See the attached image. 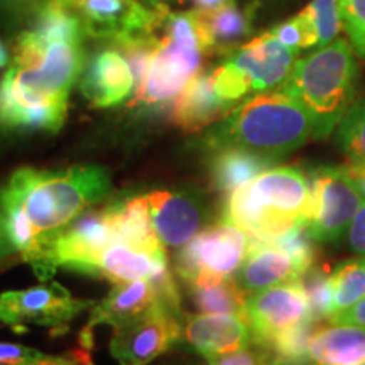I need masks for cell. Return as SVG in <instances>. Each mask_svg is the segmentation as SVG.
Here are the masks:
<instances>
[{"label":"cell","mask_w":365,"mask_h":365,"mask_svg":"<svg viewBox=\"0 0 365 365\" xmlns=\"http://www.w3.org/2000/svg\"><path fill=\"white\" fill-rule=\"evenodd\" d=\"M341 26L357 58L365 59V0H339Z\"/></svg>","instance_id":"obj_33"},{"label":"cell","mask_w":365,"mask_h":365,"mask_svg":"<svg viewBox=\"0 0 365 365\" xmlns=\"http://www.w3.org/2000/svg\"><path fill=\"white\" fill-rule=\"evenodd\" d=\"M333 144L346 161L365 159V95L359 93L333 132Z\"/></svg>","instance_id":"obj_29"},{"label":"cell","mask_w":365,"mask_h":365,"mask_svg":"<svg viewBox=\"0 0 365 365\" xmlns=\"http://www.w3.org/2000/svg\"><path fill=\"white\" fill-rule=\"evenodd\" d=\"M277 365H312L308 362H276Z\"/></svg>","instance_id":"obj_41"},{"label":"cell","mask_w":365,"mask_h":365,"mask_svg":"<svg viewBox=\"0 0 365 365\" xmlns=\"http://www.w3.org/2000/svg\"><path fill=\"white\" fill-rule=\"evenodd\" d=\"M281 86L312 118L313 139H328L359 97L357 54L349 41L335 39L296 59L289 78Z\"/></svg>","instance_id":"obj_4"},{"label":"cell","mask_w":365,"mask_h":365,"mask_svg":"<svg viewBox=\"0 0 365 365\" xmlns=\"http://www.w3.org/2000/svg\"><path fill=\"white\" fill-rule=\"evenodd\" d=\"M309 181V217L307 230L317 244H336L349 234L364 200L346 175L344 164L313 168Z\"/></svg>","instance_id":"obj_6"},{"label":"cell","mask_w":365,"mask_h":365,"mask_svg":"<svg viewBox=\"0 0 365 365\" xmlns=\"http://www.w3.org/2000/svg\"><path fill=\"white\" fill-rule=\"evenodd\" d=\"M191 2H193L196 12L208 14L215 12L225 6H230V4H235V0H191Z\"/></svg>","instance_id":"obj_39"},{"label":"cell","mask_w":365,"mask_h":365,"mask_svg":"<svg viewBox=\"0 0 365 365\" xmlns=\"http://www.w3.org/2000/svg\"><path fill=\"white\" fill-rule=\"evenodd\" d=\"M11 2H16V4H31V2H36V0H11Z\"/></svg>","instance_id":"obj_43"},{"label":"cell","mask_w":365,"mask_h":365,"mask_svg":"<svg viewBox=\"0 0 365 365\" xmlns=\"http://www.w3.org/2000/svg\"><path fill=\"white\" fill-rule=\"evenodd\" d=\"M163 255H166V250L150 254L122 244H112L100 257L97 277H103L113 284L149 281Z\"/></svg>","instance_id":"obj_26"},{"label":"cell","mask_w":365,"mask_h":365,"mask_svg":"<svg viewBox=\"0 0 365 365\" xmlns=\"http://www.w3.org/2000/svg\"><path fill=\"white\" fill-rule=\"evenodd\" d=\"M182 336L202 355L230 354L252 345L250 328L232 314H185Z\"/></svg>","instance_id":"obj_16"},{"label":"cell","mask_w":365,"mask_h":365,"mask_svg":"<svg viewBox=\"0 0 365 365\" xmlns=\"http://www.w3.org/2000/svg\"><path fill=\"white\" fill-rule=\"evenodd\" d=\"M2 225H4V217L2 213H0V232H2Z\"/></svg>","instance_id":"obj_44"},{"label":"cell","mask_w":365,"mask_h":365,"mask_svg":"<svg viewBox=\"0 0 365 365\" xmlns=\"http://www.w3.org/2000/svg\"><path fill=\"white\" fill-rule=\"evenodd\" d=\"M309 181L298 168L274 166L227 195L223 220L240 228L252 242H272L307 227Z\"/></svg>","instance_id":"obj_3"},{"label":"cell","mask_w":365,"mask_h":365,"mask_svg":"<svg viewBox=\"0 0 365 365\" xmlns=\"http://www.w3.org/2000/svg\"><path fill=\"white\" fill-rule=\"evenodd\" d=\"M313 139L312 118L284 86L232 108L205 137L208 149L242 148L279 161Z\"/></svg>","instance_id":"obj_2"},{"label":"cell","mask_w":365,"mask_h":365,"mask_svg":"<svg viewBox=\"0 0 365 365\" xmlns=\"http://www.w3.org/2000/svg\"><path fill=\"white\" fill-rule=\"evenodd\" d=\"M304 276L293 257L272 242H252L244 264L237 274V282L247 294L267 287L293 284Z\"/></svg>","instance_id":"obj_17"},{"label":"cell","mask_w":365,"mask_h":365,"mask_svg":"<svg viewBox=\"0 0 365 365\" xmlns=\"http://www.w3.org/2000/svg\"><path fill=\"white\" fill-rule=\"evenodd\" d=\"M182 318L156 304L148 313L113 328L112 357L120 365H148L181 339Z\"/></svg>","instance_id":"obj_10"},{"label":"cell","mask_w":365,"mask_h":365,"mask_svg":"<svg viewBox=\"0 0 365 365\" xmlns=\"http://www.w3.org/2000/svg\"><path fill=\"white\" fill-rule=\"evenodd\" d=\"M48 357L33 346L0 341V365H38Z\"/></svg>","instance_id":"obj_34"},{"label":"cell","mask_w":365,"mask_h":365,"mask_svg":"<svg viewBox=\"0 0 365 365\" xmlns=\"http://www.w3.org/2000/svg\"><path fill=\"white\" fill-rule=\"evenodd\" d=\"M156 234L166 247L188 244L202 228L207 212L202 200L190 191L158 190L145 195Z\"/></svg>","instance_id":"obj_14"},{"label":"cell","mask_w":365,"mask_h":365,"mask_svg":"<svg viewBox=\"0 0 365 365\" xmlns=\"http://www.w3.org/2000/svg\"><path fill=\"white\" fill-rule=\"evenodd\" d=\"M298 53L281 44L271 31L239 46L227 61L244 76L252 93L277 88L289 78Z\"/></svg>","instance_id":"obj_13"},{"label":"cell","mask_w":365,"mask_h":365,"mask_svg":"<svg viewBox=\"0 0 365 365\" xmlns=\"http://www.w3.org/2000/svg\"><path fill=\"white\" fill-rule=\"evenodd\" d=\"M333 289V314L354 307L365 298V257L349 259L340 262L330 274ZM330 317V318H331Z\"/></svg>","instance_id":"obj_28"},{"label":"cell","mask_w":365,"mask_h":365,"mask_svg":"<svg viewBox=\"0 0 365 365\" xmlns=\"http://www.w3.org/2000/svg\"><path fill=\"white\" fill-rule=\"evenodd\" d=\"M44 240L46 259L38 274L41 281H49L58 267L97 277L100 257L115 244L110 208L83 212Z\"/></svg>","instance_id":"obj_5"},{"label":"cell","mask_w":365,"mask_h":365,"mask_svg":"<svg viewBox=\"0 0 365 365\" xmlns=\"http://www.w3.org/2000/svg\"><path fill=\"white\" fill-rule=\"evenodd\" d=\"M7 63H9V53H7L6 46H4L2 41H0V68L7 66Z\"/></svg>","instance_id":"obj_40"},{"label":"cell","mask_w":365,"mask_h":365,"mask_svg":"<svg viewBox=\"0 0 365 365\" xmlns=\"http://www.w3.org/2000/svg\"><path fill=\"white\" fill-rule=\"evenodd\" d=\"M108 208H110L115 244L150 254L164 250L150 218L145 196H130L124 202H113L108 205Z\"/></svg>","instance_id":"obj_20"},{"label":"cell","mask_w":365,"mask_h":365,"mask_svg":"<svg viewBox=\"0 0 365 365\" xmlns=\"http://www.w3.org/2000/svg\"><path fill=\"white\" fill-rule=\"evenodd\" d=\"M73 9L63 0H44L36 11L33 27L24 31V34L39 44H81L88 33L81 16L73 12Z\"/></svg>","instance_id":"obj_23"},{"label":"cell","mask_w":365,"mask_h":365,"mask_svg":"<svg viewBox=\"0 0 365 365\" xmlns=\"http://www.w3.org/2000/svg\"><path fill=\"white\" fill-rule=\"evenodd\" d=\"M134 86L129 63L118 49H102L93 54L80 80L83 97L98 108H110L122 103Z\"/></svg>","instance_id":"obj_15"},{"label":"cell","mask_w":365,"mask_h":365,"mask_svg":"<svg viewBox=\"0 0 365 365\" xmlns=\"http://www.w3.org/2000/svg\"><path fill=\"white\" fill-rule=\"evenodd\" d=\"M86 33L113 43L143 34H153L161 26L163 6L154 11L137 0H81L78 4Z\"/></svg>","instance_id":"obj_12"},{"label":"cell","mask_w":365,"mask_h":365,"mask_svg":"<svg viewBox=\"0 0 365 365\" xmlns=\"http://www.w3.org/2000/svg\"><path fill=\"white\" fill-rule=\"evenodd\" d=\"M158 303V296L149 281H132L115 284L107 298L91 308L88 325L81 331V344L91 346V331L97 325H110L113 328L124 325L140 314L148 313Z\"/></svg>","instance_id":"obj_18"},{"label":"cell","mask_w":365,"mask_h":365,"mask_svg":"<svg viewBox=\"0 0 365 365\" xmlns=\"http://www.w3.org/2000/svg\"><path fill=\"white\" fill-rule=\"evenodd\" d=\"M212 153L210 181H212L213 190L225 195H230L242 185L252 181L264 171L271 170L277 163V159L247 149L234 148V145L213 149Z\"/></svg>","instance_id":"obj_21"},{"label":"cell","mask_w":365,"mask_h":365,"mask_svg":"<svg viewBox=\"0 0 365 365\" xmlns=\"http://www.w3.org/2000/svg\"><path fill=\"white\" fill-rule=\"evenodd\" d=\"M349 244L355 254L365 257V203L359 208L357 215L349 228Z\"/></svg>","instance_id":"obj_35"},{"label":"cell","mask_w":365,"mask_h":365,"mask_svg":"<svg viewBox=\"0 0 365 365\" xmlns=\"http://www.w3.org/2000/svg\"><path fill=\"white\" fill-rule=\"evenodd\" d=\"M191 301L207 314H232L245 317L247 293L232 276H203L188 284Z\"/></svg>","instance_id":"obj_24"},{"label":"cell","mask_w":365,"mask_h":365,"mask_svg":"<svg viewBox=\"0 0 365 365\" xmlns=\"http://www.w3.org/2000/svg\"><path fill=\"white\" fill-rule=\"evenodd\" d=\"M250 239L225 220L198 232L175 259L182 281L193 282L203 276H232L247 257Z\"/></svg>","instance_id":"obj_9"},{"label":"cell","mask_w":365,"mask_h":365,"mask_svg":"<svg viewBox=\"0 0 365 365\" xmlns=\"http://www.w3.org/2000/svg\"><path fill=\"white\" fill-rule=\"evenodd\" d=\"M318 330V323L313 318L307 319L293 330L282 333L267 349L276 362H308V345L313 333Z\"/></svg>","instance_id":"obj_30"},{"label":"cell","mask_w":365,"mask_h":365,"mask_svg":"<svg viewBox=\"0 0 365 365\" xmlns=\"http://www.w3.org/2000/svg\"><path fill=\"white\" fill-rule=\"evenodd\" d=\"M294 17L304 33L307 49L323 48L339 39L344 31L339 0H312Z\"/></svg>","instance_id":"obj_27"},{"label":"cell","mask_w":365,"mask_h":365,"mask_svg":"<svg viewBox=\"0 0 365 365\" xmlns=\"http://www.w3.org/2000/svg\"><path fill=\"white\" fill-rule=\"evenodd\" d=\"M232 108L218 97L212 73H198L173 105L171 122L186 134H195L222 120Z\"/></svg>","instance_id":"obj_19"},{"label":"cell","mask_w":365,"mask_h":365,"mask_svg":"<svg viewBox=\"0 0 365 365\" xmlns=\"http://www.w3.org/2000/svg\"><path fill=\"white\" fill-rule=\"evenodd\" d=\"M63 2L70 4V6H73V7H78V4L81 2V0H63Z\"/></svg>","instance_id":"obj_42"},{"label":"cell","mask_w":365,"mask_h":365,"mask_svg":"<svg viewBox=\"0 0 365 365\" xmlns=\"http://www.w3.org/2000/svg\"><path fill=\"white\" fill-rule=\"evenodd\" d=\"M202 44L164 34L129 107H164L178 98L202 68Z\"/></svg>","instance_id":"obj_8"},{"label":"cell","mask_w":365,"mask_h":365,"mask_svg":"<svg viewBox=\"0 0 365 365\" xmlns=\"http://www.w3.org/2000/svg\"><path fill=\"white\" fill-rule=\"evenodd\" d=\"M301 287L304 289V294L308 298L309 313L314 322L319 323L323 319L331 317L333 309V289L330 276L325 272V269L314 266L301 277Z\"/></svg>","instance_id":"obj_31"},{"label":"cell","mask_w":365,"mask_h":365,"mask_svg":"<svg viewBox=\"0 0 365 365\" xmlns=\"http://www.w3.org/2000/svg\"><path fill=\"white\" fill-rule=\"evenodd\" d=\"M346 175L350 176V180L357 188L359 195L362 196L365 203V159H360V161H346L345 164Z\"/></svg>","instance_id":"obj_37"},{"label":"cell","mask_w":365,"mask_h":365,"mask_svg":"<svg viewBox=\"0 0 365 365\" xmlns=\"http://www.w3.org/2000/svg\"><path fill=\"white\" fill-rule=\"evenodd\" d=\"M330 325H357L365 327V298L355 303L354 307L344 309V312L333 314L328 318Z\"/></svg>","instance_id":"obj_36"},{"label":"cell","mask_w":365,"mask_h":365,"mask_svg":"<svg viewBox=\"0 0 365 365\" xmlns=\"http://www.w3.org/2000/svg\"><path fill=\"white\" fill-rule=\"evenodd\" d=\"M308 357L318 365L365 364V327H318L309 340Z\"/></svg>","instance_id":"obj_22"},{"label":"cell","mask_w":365,"mask_h":365,"mask_svg":"<svg viewBox=\"0 0 365 365\" xmlns=\"http://www.w3.org/2000/svg\"><path fill=\"white\" fill-rule=\"evenodd\" d=\"M193 12L196 14L200 31H202L205 54L217 51L227 53L240 39L247 38L252 29L249 12L240 11L237 4H230V6L208 14Z\"/></svg>","instance_id":"obj_25"},{"label":"cell","mask_w":365,"mask_h":365,"mask_svg":"<svg viewBox=\"0 0 365 365\" xmlns=\"http://www.w3.org/2000/svg\"><path fill=\"white\" fill-rule=\"evenodd\" d=\"M110 190L108 171L95 164L59 171L21 168L0 191V200L19 205L36 232L46 237L66 227Z\"/></svg>","instance_id":"obj_1"},{"label":"cell","mask_w":365,"mask_h":365,"mask_svg":"<svg viewBox=\"0 0 365 365\" xmlns=\"http://www.w3.org/2000/svg\"><path fill=\"white\" fill-rule=\"evenodd\" d=\"M38 365H91L88 354L85 352H70L68 355H49L44 362Z\"/></svg>","instance_id":"obj_38"},{"label":"cell","mask_w":365,"mask_h":365,"mask_svg":"<svg viewBox=\"0 0 365 365\" xmlns=\"http://www.w3.org/2000/svg\"><path fill=\"white\" fill-rule=\"evenodd\" d=\"M245 322L252 344L267 350L282 333L312 318L308 298L299 282L267 287L247 296Z\"/></svg>","instance_id":"obj_11"},{"label":"cell","mask_w":365,"mask_h":365,"mask_svg":"<svg viewBox=\"0 0 365 365\" xmlns=\"http://www.w3.org/2000/svg\"><path fill=\"white\" fill-rule=\"evenodd\" d=\"M272 244H276L277 247L286 250L294 259L296 264L303 269L304 274L317 264V242L309 237L307 227L293 228V230H289L287 234L279 237V239L272 240Z\"/></svg>","instance_id":"obj_32"},{"label":"cell","mask_w":365,"mask_h":365,"mask_svg":"<svg viewBox=\"0 0 365 365\" xmlns=\"http://www.w3.org/2000/svg\"><path fill=\"white\" fill-rule=\"evenodd\" d=\"M362 365H365V364H362Z\"/></svg>","instance_id":"obj_45"},{"label":"cell","mask_w":365,"mask_h":365,"mask_svg":"<svg viewBox=\"0 0 365 365\" xmlns=\"http://www.w3.org/2000/svg\"><path fill=\"white\" fill-rule=\"evenodd\" d=\"M95 303L97 301L76 299L66 287L51 281L0 294V323L16 333H26L29 327L65 331L73 319L93 308Z\"/></svg>","instance_id":"obj_7"}]
</instances>
